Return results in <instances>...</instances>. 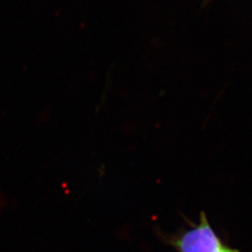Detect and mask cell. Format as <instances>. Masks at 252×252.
Segmentation results:
<instances>
[{
    "instance_id": "obj_1",
    "label": "cell",
    "mask_w": 252,
    "mask_h": 252,
    "mask_svg": "<svg viewBox=\"0 0 252 252\" xmlns=\"http://www.w3.org/2000/svg\"><path fill=\"white\" fill-rule=\"evenodd\" d=\"M213 252H240L238 250L234 249L232 247H230L228 244H226L222 239L220 240V242L217 245L215 250Z\"/></svg>"
}]
</instances>
